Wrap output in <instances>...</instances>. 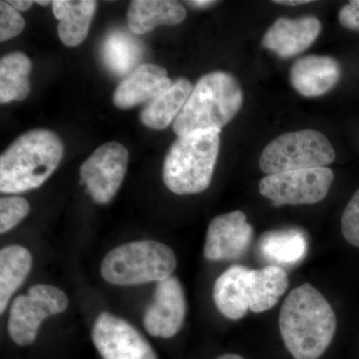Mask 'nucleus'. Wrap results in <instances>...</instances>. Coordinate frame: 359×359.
Returning <instances> with one entry per match:
<instances>
[{
  "label": "nucleus",
  "mask_w": 359,
  "mask_h": 359,
  "mask_svg": "<svg viewBox=\"0 0 359 359\" xmlns=\"http://www.w3.org/2000/svg\"><path fill=\"white\" fill-rule=\"evenodd\" d=\"M283 344L295 359H318L337 332V316L330 302L309 283L295 287L280 313Z\"/></svg>",
  "instance_id": "nucleus-1"
},
{
  "label": "nucleus",
  "mask_w": 359,
  "mask_h": 359,
  "mask_svg": "<svg viewBox=\"0 0 359 359\" xmlns=\"http://www.w3.org/2000/svg\"><path fill=\"white\" fill-rule=\"evenodd\" d=\"M62 141L46 129L21 135L0 157V191L20 194L39 188L62 160Z\"/></svg>",
  "instance_id": "nucleus-2"
},
{
  "label": "nucleus",
  "mask_w": 359,
  "mask_h": 359,
  "mask_svg": "<svg viewBox=\"0 0 359 359\" xmlns=\"http://www.w3.org/2000/svg\"><path fill=\"white\" fill-rule=\"evenodd\" d=\"M243 90L233 75L223 71L201 77L183 109L174 121L178 136L194 132L221 130L243 105Z\"/></svg>",
  "instance_id": "nucleus-3"
},
{
  "label": "nucleus",
  "mask_w": 359,
  "mask_h": 359,
  "mask_svg": "<svg viewBox=\"0 0 359 359\" xmlns=\"http://www.w3.org/2000/svg\"><path fill=\"white\" fill-rule=\"evenodd\" d=\"M221 130L180 136L165 158L163 180L177 195L205 191L211 184L219 151Z\"/></svg>",
  "instance_id": "nucleus-4"
},
{
  "label": "nucleus",
  "mask_w": 359,
  "mask_h": 359,
  "mask_svg": "<svg viewBox=\"0 0 359 359\" xmlns=\"http://www.w3.org/2000/svg\"><path fill=\"white\" fill-rule=\"evenodd\" d=\"M176 266L171 248L156 241H136L110 250L101 264V275L112 285L129 287L166 280Z\"/></svg>",
  "instance_id": "nucleus-5"
},
{
  "label": "nucleus",
  "mask_w": 359,
  "mask_h": 359,
  "mask_svg": "<svg viewBox=\"0 0 359 359\" xmlns=\"http://www.w3.org/2000/svg\"><path fill=\"white\" fill-rule=\"evenodd\" d=\"M335 160L327 137L316 130L280 135L264 149L259 168L268 175L327 167Z\"/></svg>",
  "instance_id": "nucleus-6"
},
{
  "label": "nucleus",
  "mask_w": 359,
  "mask_h": 359,
  "mask_svg": "<svg viewBox=\"0 0 359 359\" xmlns=\"http://www.w3.org/2000/svg\"><path fill=\"white\" fill-rule=\"evenodd\" d=\"M69 301L65 292L49 285H32L27 294L14 299L9 311V337L20 346L32 344L47 318L63 313Z\"/></svg>",
  "instance_id": "nucleus-7"
},
{
  "label": "nucleus",
  "mask_w": 359,
  "mask_h": 359,
  "mask_svg": "<svg viewBox=\"0 0 359 359\" xmlns=\"http://www.w3.org/2000/svg\"><path fill=\"white\" fill-rule=\"evenodd\" d=\"M334 172L327 167L268 175L259 183V193L275 205H313L327 197Z\"/></svg>",
  "instance_id": "nucleus-8"
},
{
  "label": "nucleus",
  "mask_w": 359,
  "mask_h": 359,
  "mask_svg": "<svg viewBox=\"0 0 359 359\" xmlns=\"http://www.w3.org/2000/svg\"><path fill=\"white\" fill-rule=\"evenodd\" d=\"M129 153L118 142H108L94 151L80 167V176L92 199L107 204L119 191L128 167Z\"/></svg>",
  "instance_id": "nucleus-9"
},
{
  "label": "nucleus",
  "mask_w": 359,
  "mask_h": 359,
  "mask_svg": "<svg viewBox=\"0 0 359 359\" xmlns=\"http://www.w3.org/2000/svg\"><path fill=\"white\" fill-rule=\"evenodd\" d=\"M91 335L103 359H158L148 340L131 323L114 314H99Z\"/></svg>",
  "instance_id": "nucleus-10"
},
{
  "label": "nucleus",
  "mask_w": 359,
  "mask_h": 359,
  "mask_svg": "<svg viewBox=\"0 0 359 359\" xmlns=\"http://www.w3.org/2000/svg\"><path fill=\"white\" fill-rule=\"evenodd\" d=\"M186 313L183 287L178 278L170 276L157 283L154 301L144 314V327L152 337L171 339L181 330Z\"/></svg>",
  "instance_id": "nucleus-11"
},
{
  "label": "nucleus",
  "mask_w": 359,
  "mask_h": 359,
  "mask_svg": "<svg viewBox=\"0 0 359 359\" xmlns=\"http://www.w3.org/2000/svg\"><path fill=\"white\" fill-rule=\"evenodd\" d=\"M254 230L244 212L219 215L208 228L204 256L209 261H231L243 257L250 248Z\"/></svg>",
  "instance_id": "nucleus-12"
},
{
  "label": "nucleus",
  "mask_w": 359,
  "mask_h": 359,
  "mask_svg": "<svg viewBox=\"0 0 359 359\" xmlns=\"http://www.w3.org/2000/svg\"><path fill=\"white\" fill-rule=\"evenodd\" d=\"M321 29L320 21L314 16L280 18L264 33L262 45L278 57H294L311 46Z\"/></svg>",
  "instance_id": "nucleus-13"
},
{
  "label": "nucleus",
  "mask_w": 359,
  "mask_h": 359,
  "mask_svg": "<svg viewBox=\"0 0 359 359\" xmlns=\"http://www.w3.org/2000/svg\"><path fill=\"white\" fill-rule=\"evenodd\" d=\"M173 82L167 70L152 63H142L116 88L113 102L120 109H129L139 104L154 100L166 92Z\"/></svg>",
  "instance_id": "nucleus-14"
},
{
  "label": "nucleus",
  "mask_w": 359,
  "mask_h": 359,
  "mask_svg": "<svg viewBox=\"0 0 359 359\" xmlns=\"http://www.w3.org/2000/svg\"><path fill=\"white\" fill-rule=\"evenodd\" d=\"M341 66L330 56L308 55L297 59L290 70L292 87L304 97L325 95L339 83Z\"/></svg>",
  "instance_id": "nucleus-15"
},
{
  "label": "nucleus",
  "mask_w": 359,
  "mask_h": 359,
  "mask_svg": "<svg viewBox=\"0 0 359 359\" xmlns=\"http://www.w3.org/2000/svg\"><path fill=\"white\" fill-rule=\"evenodd\" d=\"M250 273L244 266H233L217 278L212 290L219 313L231 320L244 318L250 309Z\"/></svg>",
  "instance_id": "nucleus-16"
},
{
  "label": "nucleus",
  "mask_w": 359,
  "mask_h": 359,
  "mask_svg": "<svg viewBox=\"0 0 359 359\" xmlns=\"http://www.w3.org/2000/svg\"><path fill=\"white\" fill-rule=\"evenodd\" d=\"M183 4L173 0H134L127 11V23L136 35L152 32L157 26H173L185 20Z\"/></svg>",
  "instance_id": "nucleus-17"
},
{
  "label": "nucleus",
  "mask_w": 359,
  "mask_h": 359,
  "mask_svg": "<svg viewBox=\"0 0 359 359\" xmlns=\"http://www.w3.org/2000/svg\"><path fill=\"white\" fill-rule=\"evenodd\" d=\"M93 0H54V16L59 20L58 35L68 47L78 46L86 39L96 11Z\"/></svg>",
  "instance_id": "nucleus-18"
},
{
  "label": "nucleus",
  "mask_w": 359,
  "mask_h": 359,
  "mask_svg": "<svg viewBox=\"0 0 359 359\" xmlns=\"http://www.w3.org/2000/svg\"><path fill=\"white\" fill-rule=\"evenodd\" d=\"M193 89L192 83L186 78L175 80L166 92L151 101L142 110V123L151 129L167 128L178 117Z\"/></svg>",
  "instance_id": "nucleus-19"
},
{
  "label": "nucleus",
  "mask_w": 359,
  "mask_h": 359,
  "mask_svg": "<svg viewBox=\"0 0 359 359\" xmlns=\"http://www.w3.org/2000/svg\"><path fill=\"white\" fill-rule=\"evenodd\" d=\"M259 250L262 256L271 263L294 264L306 256L308 240L297 229L269 231L259 238Z\"/></svg>",
  "instance_id": "nucleus-20"
},
{
  "label": "nucleus",
  "mask_w": 359,
  "mask_h": 359,
  "mask_svg": "<svg viewBox=\"0 0 359 359\" xmlns=\"http://www.w3.org/2000/svg\"><path fill=\"white\" fill-rule=\"evenodd\" d=\"M287 287L289 278L285 269L280 266L252 269L250 311L259 313L273 308Z\"/></svg>",
  "instance_id": "nucleus-21"
},
{
  "label": "nucleus",
  "mask_w": 359,
  "mask_h": 359,
  "mask_svg": "<svg viewBox=\"0 0 359 359\" xmlns=\"http://www.w3.org/2000/svg\"><path fill=\"white\" fill-rule=\"evenodd\" d=\"M32 266L29 250L11 245L0 252V313H4L14 292L22 285Z\"/></svg>",
  "instance_id": "nucleus-22"
},
{
  "label": "nucleus",
  "mask_w": 359,
  "mask_h": 359,
  "mask_svg": "<svg viewBox=\"0 0 359 359\" xmlns=\"http://www.w3.org/2000/svg\"><path fill=\"white\" fill-rule=\"evenodd\" d=\"M32 61L22 52L6 54L0 60V102L22 101L30 92Z\"/></svg>",
  "instance_id": "nucleus-23"
},
{
  "label": "nucleus",
  "mask_w": 359,
  "mask_h": 359,
  "mask_svg": "<svg viewBox=\"0 0 359 359\" xmlns=\"http://www.w3.org/2000/svg\"><path fill=\"white\" fill-rule=\"evenodd\" d=\"M142 54L140 42L122 30L111 32L103 43L104 63L111 72L118 76H123L136 69Z\"/></svg>",
  "instance_id": "nucleus-24"
},
{
  "label": "nucleus",
  "mask_w": 359,
  "mask_h": 359,
  "mask_svg": "<svg viewBox=\"0 0 359 359\" xmlns=\"http://www.w3.org/2000/svg\"><path fill=\"white\" fill-rule=\"evenodd\" d=\"M30 211L27 201L21 197H4L0 200V233L13 230Z\"/></svg>",
  "instance_id": "nucleus-25"
},
{
  "label": "nucleus",
  "mask_w": 359,
  "mask_h": 359,
  "mask_svg": "<svg viewBox=\"0 0 359 359\" xmlns=\"http://www.w3.org/2000/svg\"><path fill=\"white\" fill-rule=\"evenodd\" d=\"M25 18L7 1H0V40L13 39L22 32Z\"/></svg>",
  "instance_id": "nucleus-26"
},
{
  "label": "nucleus",
  "mask_w": 359,
  "mask_h": 359,
  "mask_svg": "<svg viewBox=\"0 0 359 359\" xmlns=\"http://www.w3.org/2000/svg\"><path fill=\"white\" fill-rule=\"evenodd\" d=\"M341 231L349 244L359 248V189L349 201L342 214Z\"/></svg>",
  "instance_id": "nucleus-27"
},
{
  "label": "nucleus",
  "mask_w": 359,
  "mask_h": 359,
  "mask_svg": "<svg viewBox=\"0 0 359 359\" xmlns=\"http://www.w3.org/2000/svg\"><path fill=\"white\" fill-rule=\"evenodd\" d=\"M340 25L349 30L359 32V0L349 1L339 13Z\"/></svg>",
  "instance_id": "nucleus-28"
},
{
  "label": "nucleus",
  "mask_w": 359,
  "mask_h": 359,
  "mask_svg": "<svg viewBox=\"0 0 359 359\" xmlns=\"http://www.w3.org/2000/svg\"><path fill=\"white\" fill-rule=\"evenodd\" d=\"M7 2L18 11H27L34 4V1H28V0H11V1Z\"/></svg>",
  "instance_id": "nucleus-29"
},
{
  "label": "nucleus",
  "mask_w": 359,
  "mask_h": 359,
  "mask_svg": "<svg viewBox=\"0 0 359 359\" xmlns=\"http://www.w3.org/2000/svg\"><path fill=\"white\" fill-rule=\"evenodd\" d=\"M218 4V1H212V0H194V1H187V4L194 7V8H208Z\"/></svg>",
  "instance_id": "nucleus-30"
},
{
  "label": "nucleus",
  "mask_w": 359,
  "mask_h": 359,
  "mask_svg": "<svg viewBox=\"0 0 359 359\" xmlns=\"http://www.w3.org/2000/svg\"><path fill=\"white\" fill-rule=\"evenodd\" d=\"M275 4L283 6H302V4H311V0H276Z\"/></svg>",
  "instance_id": "nucleus-31"
},
{
  "label": "nucleus",
  "mask_w": 359,
  "mask_h": 359,
  "mask_svg": "<svg viewBox=\"0 0 359 359\" xmlns=\"http://www.w3.org/2000/svg\"><path fill=\"white\" fill-rule=\"evenodd\" d=\"M217 359H245L242 358L241 355H238V354H224V355L219 356V358Z\"/></svg>",
  "instance_id": "nucleus-32"
},
{
  "label": "nucleus",
  "mask_w": 359,
  "mask_h": 359,
  "mask_svg": "<svg viewBox=\"0 0 359 359\" xmlns=\"http://www.w3.org/2000/svg\"><path fill=\"white\" fill-rule=\"evenodd\" d=\"M36 4H40V6H48V4H50L51 1H40V0H37Z\"/></svg>",
  "instance_id": "nucleus-33"
}]
</instances>
